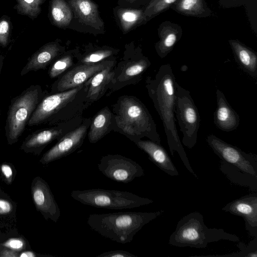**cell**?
I'll return each instance as SVG.
<instances>
[{
  "label": "cell",
  "mask_w": 257,
  "mask_h": 257,
  "mask_svg": "<svg viewBox=\"0 0 257 257\" xmlns=\"http://www.w3.org/2000/svg\"><path fill=\"white\" fill-rule=\"evenodd\" d=\"M176 82L171 65L166 64L160 67L154 77L146 78L145 86L162 121L171 155L173 156L176 152L187 170L198 178L191 166L175 124Z\"/></svg>",
  "instance_id": "1"
},
{
  "label": "cell",
  "mask_w": 257,
  "mask_h": 257,
  "mask_svg": "<svg viewBox=\"0 0 257 257\" xmlns=\"http://www.w3.org/2000/svg\"><path fill=\"white\" fill-rule=\"evenodd\" d=\"M112 131L133 143L147 138L161 144L157 125L146 105L137 97L123 95L112 105Z\"/></svg>",
  "instance_id": "2"
},
{
  "label": "cell",
  "mask_w": 257,
  "mask_h": 257,
  "mask_svg": "<svg viewBox=\"0 0 257 257\" xmlns=\"http://www.w3.org/2000/svg\"><path fill=\"white\" fill-rule=\"evenodd\" d=\"M86 84L64 91L49 93L43 98L31 115L28 125H49L81 115L90 105L86 102Z\"/></svg>",
  "instance_id": "3"
},
{
  "label": "cell",
  "mask_w": 257,
  "mask_h": 257,
  "mask_svg": "<svg viewBox=\"0 0 257 257\" xmlns=\"http://www.w3.org/2000/svg\"><path fill=\"white\" fill-rule=\"evenodd\" d=\"M164 211L151 212H118L92 213L87 223L93 231L112 241L125 244L131 242L143 227L161 215Z\"/></svg>",
  "instance_id": "4"
},
{
  "label": "cell",
  "mask_w": 257,
  "mask_h": 257,
  "mask_svg": "<svg viewBox=\"0 0 257 257\" xmlns=\"http://www.w3.org/2000/svg\"><path fill=\"white\" fill-rule=\"evenodd\" d=\"M220 240L238 242L239 238L235 234L225 231L222 228H209L204 222L200 212H191L182 217L169 239L171 245L183 247L204 248L209 243Z\"/></svg>",
  "instance_id": "5"
},
{
  "label": "cell",
  "mask_w": 257,
  "mask_h": 257,
  "mask_svg": "<svg viewBox=\"0 0 257 257\" xmlns=\"http://www.w3.org/2000/svg\"><path fill=\"white\" fill-rule=\"evenodd\" d=\"M47 93L40 85H32L11 99L5 127L8 144L17 142L33 113Z\"/></svg>",
  "instance_id": "6"
},
{
  "label": "cell",
  "mask_w": 257,
  "mask_h": 257,
  "mask_svg": "<svg viewBox=\"0 0 257 257\" xmlns=\"http://www.w3.org/2000/svg\"><path fill=\"white\" fill-rule=\"evenodd\" d=\"M70 195L83 204L112 210L132 209L154 202L132 192L100 188L73 190Z\"/></svg>",
  "instance_id": "7"
},
{
  "label": "cell",
  "mask_w": 257,
  "mask_h": 257,
  "mask_svg": "<svg viewBox=\"0 0 257 257\" xmlns=\"http://www.w3.org/2000/svg\"><path fill=\"white\" fill-rule=\"evenodd\" d=\"M151 63L139 48L128 46L121 59L116 63L113 70L106 96L124 87L136 84L142 79Z\"/></svg>",
  "instance_id": "8"
},
{
  "label": "cell",
  "mask_w": 257,
  "mask_h": 257,
  "mask_svg": "<svg viewBox=\"0 0 257 257\" xmlns=\"http://www.w3.org/2000/svg\"><path fill=\"white\" fill-rule=\"evenodd\" d=\"M175 114L182 133V143L192 149L197 143L200 117L198 109L190 91L181 86L177 82Z\"/></svg>",
  "instance_id": "9"
},
{
  "label": "cell",
  "mask_w": 257,
  "mask_h": 257,
  "mask_svg": "<svg viewBox=\"0 0 257 257\" xmlns=\"http://www.w3.org/2000/svg\"><path fill=\"white\" fill-rule=\"evenodd\" d=\"M206 142L221 160L257 177L256 155L246 153L240 148L223 141L213 134L207 137Z\"/></svg>",
  "instance_id": "10"
},
{
  "label": "cell",
  "mask_w": 257,
  "mask_h": 257,
  "mask_svg": "<svg viewBox=\"0 0 257 257\" xmlns=\"http://www.w3.org/2000/svg\"><path fill=\"white\" fill-rule=\"evenodd\" d=\"M97 167L105 176L119 183L126 184L145 175L141 165L119 154H108L102 157Z\"/></svg>",
  "instance_id": "11"
},
{
  "label": "cell",
  "mask_w": 257,
  "mask_h": 257,
  "mask_svg": "<svg viewBox=\"0 0 257 257\" xmlns=\"http://www.w3.org/2000/svg\"><path fill=\"white\" fill-rule=\"evenodd\" d=\"M83 119L81 114L69 120L37 130L26 137L21 149L27 152L39 153L49 144L55 140H59L67 133L79 126Z\"/></svg>",
  "instance_id": "12"
},
{
  "label": "cell",
  "mask_w": 257,
  "mask_h": 257,
  "mask_svg": "<svg viewBox=\"0 0 257 257\" xmlns=\"http://www.w3.org/2000/svg\"><path fill=\"white\" fill-rule=\"evenodd\" d=\"M116 63L115 59L93 64H78L57 78L51 85L49 93L60 92L82 85L98 72Z\"/></svg>",
  "instance_id": "13"
},
{
  "label": "cell",
  "mask_w": 257,
  "mask_h": 257,
  "mask_svg": "<svg viewBox=\"0 0 257 257\" xmlns=\"http://www.w3.org/2000/svg\"><path fill=\"white\" fill-rule=\"evenodd\" d=\"M91 118H84L81 124L68 132L57 141L56 144L46 152L40 162L46 165L66 157L74 152L82 145L91 123Z\"/></svg>",
  "instance_id": "14"
},
{
  "label": "cell",
  "mask_w": 257,
  "mask_h": 257,
  "mask_svg": "<svg viewBox=\"0 0 257 257\" xmlns=\"http://www.w3.org/2000/svg\"><path fill=\"white\" fill-rule=\"evenodd\" d=\"M222 210L242 217L249 235L257 237V192L235 199L224 206Z\"/></svg>",
  "instance_id": "15"
},
{
  "label": "cell",
  "mask_w": 257,
  "mask_h": 257,
  "mask_svg": "<svg viewBox=\"0 0 257 257\" xmlns=\"http://www.w3.org/2000/svg\"><path fill=\"white\" fill-rule=\"evenodd\" d=\"M32 195L36 208L45 218L57 222L60 216V208L48 184L40 177L34 180Z\"/></svg>",
  "instance_id": "16"
},
{
  "label": "cell",
  "mask_w": 257,
  "mask_h": 257,
  "mask_svg": "<svg viewBox=\"0 0 257 257\" xmlns=\"http://www.w3.org/2000/svg\"><path fill=\"white\" fill-rule=\"evenodd\" d=\"M66 51V47L62 46L57 41L46 44L29 58L20 72L21 75L24 76L31 71L46 69Z\"/></svg>",
  "instance_id": "17"
},
{
  "label": "cell",
  "mask_w": 257,
  "mask_h": 257,
  "mask_svg": "<svg viewBox=\"0 0 257 257\" xmlns=\"http://www.w3.org/2000/svg\"><path fill=\"white\" fill-rule=\"evenodd\" d=\"M147 154L149 159L159 169L171 176H177L179 172L166 149L151 140H139L134 142Z\"/></svg>",
  "instance_id": "18"
},
{
  "label": "cell",
  "mask_w": 257,
  "mask_h": 257,
  "mask_svg": "<svg viewBox=\"0 0 257 257\" xmlns=\"http://www.w3.org/2000/svg\"><path fill=\"white\" fill-rule=\"evenodd\" d=\"M217 107L213 115V121L219 130L226 132L235 130L239 124V116L219 89L216 91Z\"/></svg>",
  "instance_id": "19"
},
{
  "label": "cell",
  "mask_w": 257,
  "mask_h": 257,
  "mask_svg": "<svg viewBox=\"0 0 257 257\" xmlns=\"http://www.w3.org/2000/svg\"><path fill=\"white\" fill-rule=\"evenodd\" d=\"M116 64L110 65L98 72L85 83L87 87L86 100L90 105L100 99L108 91Z\"/></svg>",
  "instance_id": "20"
},
{
  "label": "cell",
  "mask_w": 257,
  "mask_h": 257,
  "mask_svg": "<svg viewBox=\"0 0 257 257\" xmlns=\"http://www.w3.org/2000/svg\"><path fill=\"white\" fill-rule=\"evenodd\" d=\"M113 114L107 106L98 111L91 118L87 133L89 142L95 144L112 131Z\"/></svg>",
  "instance_id": "21"
},
{
  "label": "cell",
  "mask_w": 257,
  "mask_h": 257,
  "mask_svg": "<svg viewBox=\"0 0 257 257\" xmlns=\"http://www.w3.org/2000/svg\"><path fill=\"white\" fill-rule=\"evenodd\" d=\"M69 5L83 24L96 29L103 27L97 8L91 0H69Z\"/></svg>",
  "instance_id": "22"
},
{
  "label": "cell",
  "mask_w": 257,
  "mask_h": 257,
  "mask_svg": "<svg viewBox=\"0 0 257 257\" xmlns=\"http://www.w3.org/2000/svg\"><path fill=\"white\" fill-rule=\"evenodd\" d=\"M230 44L235 60L240 69L255 79L257 77V55L252 50L236 41Z\"/></svg>",
  "instance_id": "23"
},
{
  "label": "cell",
  "mask_w": 257,
  "mask_h": 257,
  "mask_svg": "<svg viewBox=\"0 0 257 257\" xmlns=\"http://www.w3.org/2000/svg\"><path fill=\"white\" fill-rule=\"evenodd\" d=\"M219 169L231 183L247 187L253 192H257V177L222 160Z\"/></svg>",
  "instance_id": "24"
},
{
  "label": "cell",
  "mask_w": 257,
  "mask_h": 257,
  "mask_svg": "<svg viewBox=\"0 0 257 257\" xmlns=\"http://www.w3.org/2000/svg\"><path fill=\"white\" fill-rule=\"evenodd\" d=\"M119 50L108 46H87L82 53L80 51L78 62L79 64H93L107 60L115 59Z\"/></svg>",
  "instance_id": "25"
},
{
  "label": "cell",
  "mask_w": 257,
  "mask_h": 257,
  "mask_svg": "<svg viewBox=\"0 0 257 257\" xmlns=\"http://www.w3.org/2000/svg\"><path fill=\"white\" fill-rule=\"evenodd\" d=\"M79 48L66 51L50 65L48 72L51 78H58L78 64Z\"/></svg>",
  "instance_id": "26"
},
{
  "label": "cell",
  "mask_w": 257,
  "mask_h": 257,
  "mask_svg": "<svg viewBox=\"0 0 257 257\" xmlns=\"http://www.w3.org/2000/svg\"><path fill=\"white\" fill-rule=\"evenodd\" d=\"M51 13L54 24L58 27L67 26L72 20L71 9L64 0H52Z\"/></svg>",
  "instance_id": "27"
},
{
  "label": "cell",
  "mask_w": 257,
  "mask_h": 257,
  "mask_svg": "<svg viewBox=\"0 0 257 257\" xmlns=\"http://www.w3.org/2000/svg\"><path fill=\"white\" fill-rule=\"evenodd\" d=\"M239 251L229 254L223 255H209L204 256H219V257H257V237L250 241L247 245L239 241L237 244Z\"/></svg>",
  "instance_id": "28"
},
{
  "label": "cell",
  "mask_w": 257,
  "mask_h": 257,
  "mask_svg": "<svg viewBox=\"0 0 257 257\" xmlns=\"http://www.w3.org/2000/svg\"><path fill=\"white\" fill-rule=\"evenodd\" d=\"M140 11L129 9L121 10L119 12L118 18L122 28L127 31L139 23L142 17Z\"/></svg>",
  "instance_id": "29"
},
{
  "label": "cell",
  "mask_w": 257,
  "mask_h": 257,
  "mask_svg": "<svg viewBox=\"0 0 257 257\" xmlns=\"http://www.w3.org/2000/svg\"><path fill=\"white\" fill-rule=\"evenodd\" d=\"M17 9L23 14L36 17L40 12L43 0H18Z\"/></svg>",
  "instance_id": "30"
},
{
  "label": "cell",
  "mask_w": 257,
  "mask_h": 257,
  "mask_svg": "<svg viewBox=\"0 0 257 257\" xmlns=\"http://www.w3.org/2000/svg\"><path fill=\"white\" fill-rule=\"evenodd\" d=\"M9 29V23L7 21L4 20L0 22V45L3 47L8 44Z\"/></svg>",
  "instance_id": "31"
},
{
  "label": "cell",
  "mask_w": 257,
  "mask_h": 257,
  "mask_svg": "<svg viewBox=\"0 0 257 257\" xmlns=\"http://www.w3.org/2000/svg\"><path fill=\"white\" fill-rule=\"evenodd\" d=\"M200 4V0H181L180 7L183 12H191L196 10Z\"/></svg>",
  "instance_id": "32"
},
{
  "label": "cell",
  "mask_w": 257,
  "mask_h": 257,
  "mask_svg": "<svg viewBox=\"0 0 257 257\" xmlns=\"http://www.w3.org/2000/svg\"><path fill=\"white\" fill-rule=\"evenodd\" d=\"M176 1V0H158L154 3H151L148 7L147 10L153 7V10L151 12V14L158 13L165 9L169 5L173 4Z\"/></svg>",
  "instance_id": "33"
},
{
  "label": "cell",
  "mask_w": 257,
  "mask_h": 257,
  "mask_svg": "<svg viewBox=\"0 0 257 257\" xmlns=\"http://www.w3.org/2000/svg\"><path fill=\"white\" fill-rule=\"evenodd\" d=\"M97 257H138V256L123 250L117 249L101 253Z\"/></svg>",
  "instance_id": "34"
},
{
  "label": "cell",
  "mask_w": 257,
  "mask_h": 257,
  "mask_svg": "<svg viewBox=\"0 0 257 257\" xmlns=\"http://www.w3.org/2000/svg\"><path fill=\"white\" fill-rule=\"evenodd\" d=\"M3 245L14 250H21L24 248L25 244L20 238H13L6 241Z\"/></svg>",
  "instance_id": "35"
},
{
  "label": "cell",
  "mask_w": 257,
  "mask_h": 257,
  "mask_svg": "<svg viewBox=\"0 0 257 257\" xmlns=\"http://www.w3.org/2000/svg\"><path fill=\"white\" fill-rule=\"evenodd\" d=\"M12 204L8 201L0 199V214L10 213L13 210Z\"/></svg>",
  "instance_id": "36"
},
{
  "label": "cell",
  "mask_w": 257,
  "mask_h": 257,
  "mask_svg": "<svg viewBox=\"0 0 257 257\" xmlns=\"http://www.w3.org/2000/svg\"><path fill=\"white\" fill-rule=\"evenodd\" d=\"M1 170L7 180L11 182L13 174L11 167L8 164H3L1 166Z\"/></svg>",
  "instance_id": "37"
},
{
  "label": "cell",
  "mask_w": 257,
  "mask_h": 257,
  "mask_svg": "<svg viewBox=\"0 0 257 257\" xmlns=\"http://www.w3.org/2000/svg\"><path fill=\"white\" fill-rule=\"evenodd\" d=\"M1 256H16L17 254L14 252L10 250H4L1 252Z\"/></svg>",
  "instance_id": "38"
},
{
  "label": "cell",
  "mask_w": 257,
  "mask_h": 257,
  "mask_svg": "<svg viewBox=\"0 0 257 257\" xmlns=\"http://www.w3.org/2000/svg\"><path fill=\"white\" fill-rule=\"evenodd\" d=\"M20 256L21 257H35L36 256V254L32 251H27L23 252L21 254H20Z\"/></svg>",
  "instance_id": "39"
},
{
  "label": "cell",
  "mask_w": 257,
  "mask_h": 257,
  "mask_svg": "<svg viewBox=\"0 0 257 257\" xmlns=\"http://www.w3.org/2000/svg\"><path fill=\"white\" fill-rule=\"evenodd\" d=\"M4 64V57L0 55V76L2 72V69Z\"/></svg>",
  "instance_id": "40"
}]
</instances>
